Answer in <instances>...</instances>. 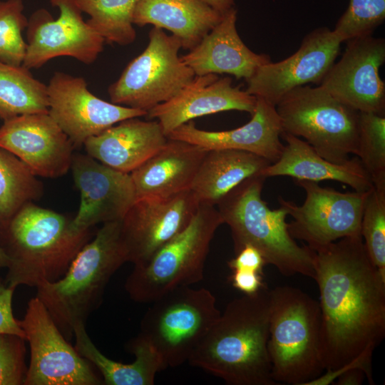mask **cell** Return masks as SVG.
<instances>
[{
    "label": "cell",
    "mask_w": 385,
    "mask_h": 385,
    "mask_svg": "<svg viewBox=\"0 0 385 385\" xmlns=\"http://www.w3.org/2000/svg\"><path fill=\"white\" fill-rule=\"evenodd\" d=\"M315 252L325 371L358 359L371 362L385 337V278L361 236L342 238Z\"/></svg>",
    "instance_id": "6da1fadb"
},
{
    "label": "cell",
    "mask_w": 385,
    "mask_h": 385,
    "mask_svg": "<svg viewBox=\"0 0 385 385\" xmlns=\"http://www.w3.org/2000/svg\"><path fill=\"white\" fill-rule=\"evenodd\" d=\"M270 290L230 302L188 359L230 385H276L267 349Z\"/></svg>",
    "instance_id": "7a4b0ae2"
},
{
    "label": "cell",
    "mask_w": 385,
    "mask_h": 385,
    "mask_svg": "<svg viewBox=\"0 0 385 385\" xmlns=\"http://www.w3.org/2000/svg\"><path fill=\"white\" fill-rule=\"evenodd\" d=\"M71 220L34 202L24 205L0 228V246L9 258L6 282L36 287L61 279L93 237L91 228L75 230Z\"/></svg>",
    "instance_id": "3957f363"
},
{
    "label": "cell",
    "mask_w": 385,
    "mask_h": 385,
    "mask_svg": "<svg viewBox=\"0 0 385 385\" xmlns=\"http://www.w3.org/2000/svg\"><path fill=\"white\" fill-rule=\"evenodd\" d=\"M127 262L121 220L108 222L79 251L61 279L36 287V297L67 340L99 307L111 278Z\"/></svg>",
    "instance_id": "277c9868"
},
{
    "label": "cell",
    "mask_w": 385,
    "mask_h": 385,
    "mask_svg": "<svg viewBox=\"0 0 385 385\" xmlns=\"http://www.w3.org/2000/svg\"><path fill=\"white\" fill-rule=\"evenodd\" d=\"M265 179L258 175L245 180L217 205L223 224L230 229L235 254L250 245L282 275L299 274L314 279L316 252L298 245L290 235L285 207L270 209L262 200Z\"/></svg>",
    "instance_id": "5b68a950"
},
{
    "label": "cell",
    "mask_w": 385,
    "mask_h": 385,
    "mask_svg": "<svg viewBox=\"0 0 385 385\" xmlns=\"http://www.w3.org/2000/svg\"><path fill=\"white\" fill-rule=\"evenodd\" d=\"M267 349L277 384L307 385L325 371L319 302L302 290H270Z\"/></svg>",
    "instance_id": "8992f818"
},
{
    "label": "cell",
    "mask_w": 385,
    "mask_h": 385,
    "mask_svg": "<svg viewBox=\"0 0 385 385\" xmlns=\"http://www.w3.org/2000/svg\"><path fill=\"white\" fill-rule=\"evenodd\" d=\"M222 224L215 206L200 204L183 230L148 260L134 265L125 283L130 299L150 304L176 288L202 280L211 241Z\"/></svg>",
    "instance_id": "52a82bcc"
},
{
    "label": "cell",
    "mask_w": 385,
    "mask_h": 385,
    "mask_svg": "<svg viewBox=\"0 0 385 385\" xmlns=\"http://www.w3.org/2000/svg\"><path fill=\"white\" fill-rule=\"evenodd\" d=\"M150 304L137 337L157 353L165 369L188 361L221 314L210 290L190 286L176 288Z\"/></svg>",
    "instance_id": "ba28073f"
},
{
    "label": "cell",
    "mask_w": 385,
    "mask_h": 385,
    "mask_svg": "<svg viewBox=\"0 0 385 385\" xmlns=\"http://www.w3.org/2000/svg\"><path fill=\"white\" fill-rule=\"evenodd\" d=\"M275 107L283 132L303 138L324 158L342 163L356 155L359 112L320 86L297 87Z\"/></svg>",
    "instance_id": "9c48e42d"
},
{
    "label": "cell",
    "mask_w": 385,
    "mask_h": 385,
    "mask_svg": "<svg viewBox=\"0 0 385 385\" xmlns=\"http://www.w3.org/2000/svg\"><path fill=\"white\" fill-rule=\"evenodd\" d=\"M145 50L108 88L112 103L148 113L176 96L195 77L179 56L178 38L153 26Z\"/></svg>",
    "instance_id": "30bf717a"
},
{
    "label": "cell",
    "mask_w": 385,
    "mask_h": 385,
    "mask_svg": "<svg viewBox=\"0 0 385 385\" xmlns=\"http://www.w3.org/2000/svg\"><path fill=\"white\" fill-rule=\"evenodd\" d=\"M19 323L30 347L24 385L103 384L93 371L91 364L67 342L36 296L28 302L25 315Z\"/></svg>",
    "instance_id": "8fae6325"
},
{
    "label": "cell",
    "mask_w": 385,
    "mask_h": 385,
    "mask_svg": "<svg viewBox=\"0 0 385 385\" xmlns=\"http://www.w3.org/2000/svg\"><path fill=\"white\" fill-rule=\"evenodd\" d=\"M306 193L302 205L278 197L294 220L288 223L293 238L305 242L317 250L338 240L361 235V222L366 191L342 192L322 188L318 183L296 180Z\"/></svg>",
    "instance_id": "7c38bea8"
},
{
    "label": "cell",
    "mask_w": 385,
    "mask_h": 385,
    "mask_svg": "<svg viewBox=\"0 0 385 385\" xmlns=\"http://www.w3.org/2000/svg\"><path fill=\"white\" fill-rule=\"evenodd\" d=\"M48 1L58 9L59 16L54 19L44 8L31 14L22 66L29 70L39 68L59 56L93 63L103 50L104 38L83 19L74 0Z\"/></svg>",
    "instance_id": "4fadbf2b"
},
{
    "label": "cell",
    "mask_w": 385,
    "mask_h": 385,
    "mask_svg": "<svg viewBox=\"0 0 385 385\" xmlns=\"http://www.w3.org/2000/svg\"><path fill=\"white\" fill-rule=\"evenodd\" d=\"M47 88L48 113L68 135L74 148L115 124L145 116L143 111L115 104L96 96L86 81L56 71Z\"/></svg>",
    "instance_id": "5bb4252c"
},
{
    "label": "cell",
    "mask_w": 385,
    "mask_h": 385,
    "mask_svg": "<svg viewBox=\"0 0 385 385\" xmlns=\"http://www.w3.org/2000/svg\"><path fill=\"white\" fill-rule=\"evenodd\" d=\"M346 41L341 58L319 86L358 112L385 115V83L379 75L385 62V40L371 35Z\"/></svg>",
    "instance_id": "9a60e30c"
},
{
    "label": "cell",
    "mask_w": 385,
    "mask_h": 385,
    "mask_svg": "<svg viewBox=\"0 0 385 385\" xmlns=\"http://www.w3.org/2000/svg\"><path fill=\"white\" fill-rule=\"evenodd\" d=\"M342 41L322 26L307 34L288 58L260 66L246 81V91L276 106L290 91L309 83L320 84L334 63Z\"/></svg>",
    "instance_id": "2e32d148"
},
{
    "label": "cell",
    "mask_w": 385,
    "mask_h": 385,
    "mask_svg": "<svg viewBox=\"0 0 385 385\" xmlns=\"http://www.w3.org/2000/svg\"><path fill=\"white\" fill-rule=\"evenodd\" d=\"M200 203L190 189L163 198H139L121 220L128 262L148 260L183 230Z\"/></svg>",
    "instance_id": "e0dca14e"
},
{
    "label": "cell",
    "mask_w": 385,
    "mask_h": 385,
    "mask_svg": "<svg viewBox=\"0 0 385 385\" xmlns=\"http://www.w3.org/2000/svg\"><path fill=\"white\" fill-rule=\"evenodd\" d=\"M70 170L81 193V205L72 218L75 230L121 220L137 200L130 173L113 169L88 155L73 153Z\"/></svg>",
    "instance_id": "ac0fdd59"
},
{
    "label": "cell",
    "mask_w": 385,
    "mask_h": 385,
    "mask_svg": "<svg viewBox=\"0 0 385 385\" xmlns=\"http://www.w3.org/2000/svg\"><path fill=\"white\" fill-rule=\"evenodd\" d=\"M0 147L22 160L36 176L56 178L70 170L74 147L48 113L4 120Z\"/></svg>",
    "instance_id": "d6986e66"
},
{
    "label": "cell",
    "mask_w": 385,
    "mask_h": 385,
    "mask_svg": "<svg viewBox=\"0 0 385 385\" xmlns=\"http://www.w3.org/2000/svg\"><path fill=\"white\" fill-rule=\"evenodd\" d=\"M257 98L238 86L230 77L209 73L195 76L176 96L150 109L145 116L158 121L166 136L180 125L206 115L240 111L252 115Z\"/></svg>",
    "instance_id": "ffe728a7"
},
{
    "label": "cell",
    "mask_w": 385,
    "mask_h": 385,
    "mask_svg": "<svg viewBox=\"0 0 385 385\" xmlns=\"http://www.w3.org/2000/svg\"><path fill=\"white\" fill-rule=\"evenodd\" d=\"M249 122L237 128L207 131L197 128L191 120L168 135L170 139L185 141L210 150H237L261 156L271 163L280 157L284 145L279 140L283 132L276 107L260 98Z\"/></svg>",
    "instance_id": "44dd1931"
},
{
    "label": "cell",
    "mask_w": 385,
    "mask_h": 385,
    "mask_svg": "<svg viewBox=\"0 0 385 385\" xmlns=\"http://www.w3.org/2000/svg\"><path fill=\"white\" fill-rule=\"evenodd\" d=\"M237 13L235 7L224 13L200 43L181 56L195 76L227 73L247 81L271 61L269 55L253 52L242 41L236 29Z\"/></svg>",
    "instance_id": "7402d4cb"
},
{
    "label": "cell",
    "mask_w": 385,
    "mask_h": 385,
    "mask_svg": "<svg viewBox=\"0 0 385 385\" xmlns=\"http://www.w3.org/2000/svg\"><path fill=\"white\" fill-rule=\"evenodd\" d=\"M157 120H123L88 138L86 154L117 170L130 173L168 141Z\"/></svg>",
    "instance_id": "603a6c76"
},
{
    "label": "cell",
    "mask_w": 385,
    "mask_h": 385,
    "mask_svg": "<svg viewBox=\"0 0 385 385\" xmlns=\"http://www.w3.org/2000/svg\"><path fill=\"white\" fill-rule=\"evenodd\" d=\"M207 151L168 138L160 150L130 173L137 199L167 197L190 189Z\"/></svg>",
    "instance_id": "cb8c5ba5"
},
{
    "label": "cell",
    "mask_w": 385,
    "mask_h": 385,
    "mask_svg": "<svg viewBox=\"0 0 385 385\" xmlns=\"http://www.w3.org/2000/svg\"><path fill=\"white\" fill-rule=\"evenodd\" d=\"M287 142L279 158L260 173L265 178L289 176L297 180L320 182L337 181L351 187L355 191H366L374 185L359 158L348 159L342 163H332L319 155L305 140L282 132Z\"/></svg>",
    "instance_id": "d4e9b609"
},
{
    "label": "cell",
    "mask_w": 385,
    "mask_h": 385,
    "mask_svg": "<svg viewBox=\"0 0 385 385\" xmlns=\"http://www.w3.org/2000/svg\"><path fill=\"white\" fill-rule=\"evenodd\" d=\"M222 14L204 0H138L133 23L166 29L188 51L221 20Z\"/></svg>",
    "instance_id": "484cf974"
},
{
    "label": "cell",
    "mask_w": 385,
    "mask_h": 385,
    "mask_svg": "<svg viewBox=\"0 0 385 385\" xmlns=\"http://www.w3.org/2000/svg\"><path fill=\"white\" fill-rule=\"evenodd\" d=\"M271 163L256 154L237 150H210L190 185L200 204L215 206L245 180L260 175Z\"/></svg>",
    "instance_id": "4316f807"
},
{
    "label": "cell",
    "mask_w": 385,
    "mask_h": 385,
    "mask_svg": "<svg viewBox=\"0 0 385 385\" xmlns=\"http://www.w3.org/2000/svg\"><path fill=\"white\" fill-rule=\"evenodd\" d=\"M74 337L76 350L99 370L104 384L153 385L156 374L165 369L157 353L138 337L128 346L135 356L131 364L115 361L102 354L87 334L86 324L74 328Z\"/></svg>",
    "instance_id": "83f0119b"
},
{
    "label": "cell",
    "mask_w": 385,
    "mask_h": 385,
    "mask_svg": "<svg viewBox=\"0 0 385 385\" xmlns=\"http://www.w3.org/2000/svg\"><path fill=\"white\" fill-rule=\"evenodd\" d=\"M48 112L46 85L22 65L0 61V118L4 121L23 114Z\"/></svg>",
    "instance_id": "f1b7e54d"
},
{
    "label": "cell",
    "mask_w": 385,
    "mask_h": 385,
    "mask_svg": "<svg viewBox=\"0 0 385 385\" xmlns=\"http://www.w3.org/2000/svg\"><path fill=\"white\" fill-rule=\"evenodd\" d=\"M19 158L0 147V228L26 204L38 200L43 185Z\"/></svg>",
    "instance_id": "f546056e"
},
{
    "label": "cell",
    "mask_w": 385,
    "mask_h": 385,
    "mask_svg": "<svg viewBox=\"0 0 385 385\" xmlns=\"http://www.w3.org/2000/svg\"><path fill=\"white\" fill-rule=\"evenodd\" d=\"M86 21L108 43L127 46L134 42L136 32L133 16L138 0H74Z\"/></svg>",
    "instance_id": "4dcf8cb0"
},
{
    "label": "cell",
    "mask_w": 385,
    "mask_h": 385,
    "mask_svg": "<svg viewBox=\"0 0 385 385\" xmlns=\"http://www.w3.org/2000/svg\"><path fill=\"white\" fill-rule=\"evenodd\" d=\"M356 155L373 185L385 187V115L359 112Z\"/></svg>",
    "instance_id": "1f68e13d"
},
{
    "label": "cell",
    "mask_w": 385,
    "mask_h": 385,
    "mask_svg": "<svg viewBox=\"0 0 385 385\" xmlns=\"http://www.w3.org/2000/svg\"><path fill=\"white\" fill-rule=\"evenodd\" d=\"M361 235L371 262L385 278V187L373 186L366 196Z\"/></svg>",
    "instance_id": "d6a6232c"
},
{
    "label": "cell",
    "mask_w": 385,
    "mask_h": 385,
    "mask_svg": "<svg viewBox=\"0 0 385 385\" xmlns=\"http://www.w3.org/2000/svg\"><path fill=\"white\" fill-rule=\"evenodd\" d=\"M24 10L23 0L0 1V61L17 66L22 65L26 48Z\"/></svg>",
    "instance_id": "836d02e7"
},
{
    "label": "cell",
    "mask_w": 385,
    "mask_h": 385,
    "mask_svg": "<svg viewBox=\"0 0 385 385\" xmlns=\"http://www.w3.org/2000/svg\"><path fill=\"white\" fill-rule=\"evenodd\" d=\"M385 20V0H349L332 30L342 42L371 36Z\"/></svg>",
    "instance_id": "e575fe53"
},
{
    "label": "cell",
    "mask_w": 385,
    "mask_h": 385,
    "mask_svg": "<svg viewBox=\"0 0 385 385\" xmlns=\"http://www.w3.org/2000/svg\"><path fill=\"white\" fill-rule=\"evenodd\" d=\"M26 339L10 333H0V385H23L27 372Z\"/></svg>",
    "instance_id": "d590c367"
},
{
    "label": "cell",
    "mask_w": 385,
    "mask_h": 385,
    "mask_svg": "<svg viewBox=\"0 0 385 385\" xmlns=\"http://www.w3.org/2000/svg\"><path fill=\"white\" fill-rule=\"evenodd\" d=\"M15 287L0 278V333L19 335L26 339L25 333L12 310V299Z\"/></svg>",
    "instance_id": "8d00e7d4"
},
{
    "label": "cell",
    "mask_w": 385,
    "mask_h": 385,
    "mask_svg": "<svg viewBox=\"0 0 385 385\" xmlns=\"http://www.w3.org/2000/svg\"><path fill=\"white\" fill-rule=\"evenodd\" d=\"M267 265L261 252L254 246H244L235 257L227 262L232 270H242L263 274V267Z\"/></svg>",
    "instance_id": "74e56055"
},
{
    "label": "cell",
    "mask_w": 385,
    "mask_h": 385,
    "mask_svg": "<svg viewBox=\"0 0 385 385\" xmlns=\"http://www.w3.org/2000/svg\"><path fill=\"white\" fill-rule=\"evenodd\" d=\"M232 271L229 280L235 288L245 294H255L265 286L261 273L242 270Z\"/></svg>",
    "instance_id": "f35d334b"
},
{
    "label": "cell",
    "mask_w": 385,
    "mask_h": 385,
    "mask_svg": "<svg viewBox=\"0 0 385 385\" xmlns=\"http://www.w3.org/2000/svg\"><path fill=\"white\" fill-rule=\"evenodd\" d=\"M213 9L223 14L230 9L235 7L234 0H204Z\"/></svg>",
    "instance_id": "ab89813d"
},
{
    "label": "cell",
    "mask_w": 385,
    "mask_h": 385,
    "mask_svg": "<svg viewBox=\"0 0 385 385\" xmlns=\"http://www.w3.org/2000/svg\"><path fill=\"white\" fill-rule=\"evenodd\" d=\"M9 265V258L0 246V270L3 268H7Z\"/></svg>",
    "instance_id": "60d3db41"
}]
</instances>
